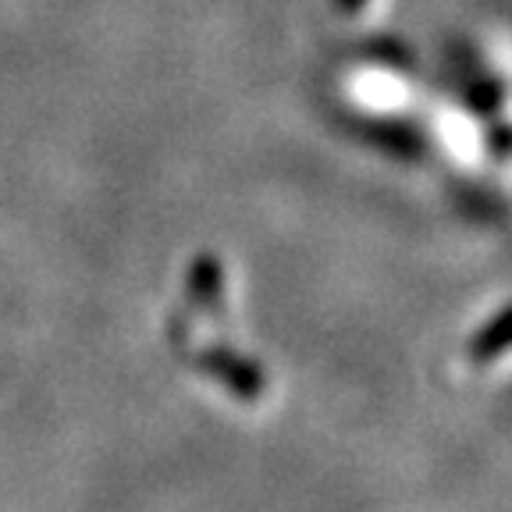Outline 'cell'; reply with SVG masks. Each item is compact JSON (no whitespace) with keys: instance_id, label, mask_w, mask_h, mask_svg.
<instances>
[{"instance_id":"1","label":"cell","mask_w":512,"mask_h":512,"mask_svg":"<svg viewBox=\"0 0 512 512\" xmlns=\"http://www.w3.org/2000/svg\"><path fill=\"white\" fill-rule=\"evenodd\" d=\"M200 370L207 377H214L217 384H224L232 395H239L242 402L260 399L267 388V377L260 370V363L246 360V356H239L232 349H207L200 356Z\"/></svg>"},{"instance_id":"2","label":"cell","mask_w":512,"mask_h":512,"mask_svg":"<svg viewBox=\"0 0 512 512\" xmlns=\"http://www.w3.org/2000/svg\"><path fill=\"white\" fill-rule=\"evenodd\" d=\"M360 132L374 150L388 153V157H395V160H420L427 153V139L420 136V128H416L413 121L370 118Z\"/></svg>"},{"instance_id":"3","label":"cell","mask_w":512,"mask_h":512,"mask_svg":"<svg viewBox=\"0 0 512 512\" xmlns=\"http://www.w3.org/2000/svg\"><path fill=\"white\" fill-rule=\"evenodd\" d=\"M509 349H512V303H505L495 317L484 320V324L473 331L466 352H470L473 363H491V360H498V356H505Z\"/></svg>"},{"instance_id":"4","label":"cell","mask_w":512,"mask_h":512,"mask_svg":"<svg viewBox=\"0 0 512 512\" xmlns=\"http://www.w3.org/2000/svg\"><path fill=\"white\" fill-rule=\"evenodd\" d=\"M221 285H224V271L221 260L214 253H200L192 260L189 274H185V292L196 306H214L221 299Z\"/></svg>"},{"instance_id":"5","label":"cell","mask_w":512,"mask_h":512,"mask_svg":"<svg viewBox=\"0 0 512 512\" xmlns=\"http://www.w3.org/2000/svg\"><path fill=\"white\" fill-rule=\"evenodd\" d=\"M459 93H463L466 107H470V111H477L480 118L498 114V107H502V100H505L502 82H498L495 75L480 72V68H470V72L459 79Z\"/></svg>"},{"instance_id":"6","label":"cell","mask_w":512,"mask_h":512,"mask_svg":"<svg viewBox=\"0 0 512 512\" xmlns=\"http://www.w3.org/2000/svg\"><path fill=\"white\" fill-rule=\"evenodd\" d=\"M488 150L498 153V157H512V125H491L488 132Z\"/></svg>"},{"instance_id":"7","label":"cell","mask_w":512,"mask_h":512,"mask_svg":"<svg viewBox=\"0 0 512 512\" xmlns=\"http://www.w3.org/2000/svg\"><path fill=\"white\" fill-rule=\"evenodd\" d=\"M335 4V11H342V15H356V11L367 8V0H331Z\"/></svg>"}]
</instances>
